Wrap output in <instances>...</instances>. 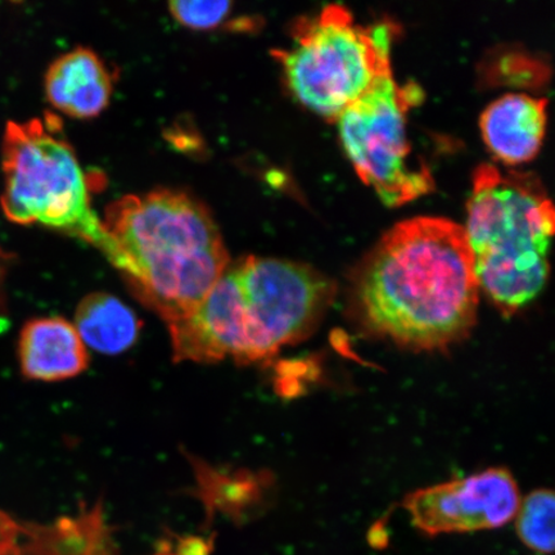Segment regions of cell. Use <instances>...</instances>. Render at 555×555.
I'll return each instance as SVG.
<instances>
[{
  "label": "cell",
  "instance_id": "6da1fadb",
  "mask_svg": "<svg viewBox=\"0 0 555 555\" xmlns=\"http://www.w3.org/2000/svg\"><path fill=\"white\" fill-rule=\"evenodd\" d=\"M478 301L466 233L443 218H414L391 228L353 286V308L365 330L421 351L447 349L467 337Z\"/></svg>",
  "mask_w": 555,
  "mask_h": 555
},
{
  "label": "cell",
  "instance_id": "7a4b0ae2",
  "mask_svg": "<svg viewBox=\"0 0 555 555\" xmlns=\"http://www.w3.org/2000/svg\"><path fill=\"white\" fill-rule=\"evenodd\" d=\"M102 223L107 237L100 251L168 324L191 315L229 268L219 228L185 192L121 197Z\"/></svg>",
  "mask_w": 555,
  "mask_h": 555
},
{
  "label": "cell",
  "instance_id": "3957f363",
  "mask_svg": "<svg viewBox=\"0 0 555 555\" xmlns=\"http://www.w3.org/2000/svg\"><path fill=\"white\" fill-rule=\"evenodd\" d=\"M463 227L478 288L503 315L530 305L550 275L552 201L531 173L478 166Z\"/></svg>",
  "mask_w": 555,
  "mask_h": 555
},
{
  "label": "cell",
  "instance_id": "277c9868",
  "mask_svg": "<svg viewBox=\"0 0 555 555\" xmlns=\"http://www.w3.org/2000/svg\"><path fill=\"white\" fill-rule=\"evenodd\" d=\"M391 26L358 24L341 4H328L294 27V44L275 51L287 86L314 113L337 120L392 73Z\"/></svg>",
  "mask_w": 555,
  "mask_h": 555
},
{
  "label": "cell",
  "instance_id": "5b68a950",
  "mask_svg": "<svg viewBox=\"0 0 555 555\" xmlns=\"http://www.w3.org/2000/svg\"><path fill=\"white\" fill-rule=\"evenodd\" d=\"M57 128L53 119L7 124L0 206L12 223L59 229L101 249L106 231L78 157Z\"/></svg>",
  "mask_w": 555,
  "mask_h": 555
},
{
  "label": "cell",
  "instance_id": "8992f818",
  "mask_svg": "<svg viewBox=\"0 0 555 555\" xmlns=\"http://www.w3.org/2000/svg\"><path fill=\"white\" fill-rule=\"evenodd\" d=\"M420 96L418 87H401L390 73L336 120L358 176L387 206L411 203L434 189L431 171L413 162L408 139L406 114Z\"/></svg>",
  "mask_w": 555,
  "mask_h": 555
},
{
  "label": "cell",
  "instance_id": "52a82bcc",
  "mask_svg": "<svg viewBox=\"0 0 555 555\" xmlns=\"http://www.w3.org/2000/svg\"><path fill=\"white\" fill-rule=\"evenodd\" d=\"M232 270L261 362L307 338L335 297L330 278L307 263L248 256Z\"/></svg>",
  "mask_w": 555,
  "mask_h": 555
},
{
  "label": "cell",
  "instance_id": "ba28073f",
  "mask_svg": "<svg viewBox=\"0 0 555 555\" xmlns=\"http://www.w3.org/2000/svg\"><path fill=\"white\" fill-rule=\"evenodd\" d=\"M518 485L505 468L416 490L404 502L415 529L429 537L501 529L515 519Z\"/></svg>",
  "mask_w": 555,
  "mask_h": 555
},
{
  "label": "cell",
  "instance_id": "9c48e42d",
  "mask_svg": "<svg viewBox=\"0 0 555 555\" xmlns=\"http://www.w3.org/2000/svg\"><path fill=\"white\" fill-rule=\"evenodd\" d=\"M169 331L178 362L217 363L227 357L238 364L260 362L231 266L199 307L191 315L169 323Z\"/></svg>",
  "mask_w": 555,
  "mask_h": 555
},
{
  "label": "cell",
  "instance_id": "30bf717a",
  "mask_svg": "<svg viewBox=\"0 0 555 555\" xmlns=\"http://www.w3.org/2000/svg\"><path fill=\"white\" fill-rule=\"evenodd\" d=\"M44 88L48 101L60 113L74 119H93L107 108L114 79L99 54L80 47L53 62Z\"/></svg>",
  "mask_w": 555,
  "mask_h": 555
},
{
  "label": "cell",
  "instance_id": "8fae6325",
  "mask_svg": "<svg viewBox=\"0 0 555 555\" xmlns=\"http://www.w3.org/2000/svg\"><path fill=\"white\" fill-rule=\"evenodd\" d=\"M21 371L27 379L57 382L87 370V346L75 325L64 318L31 319L21 331Z\"/></svg>",
  "mask_w": 555,
  "mask_h": 555
},
{
  "label": "cell",
  "instance_id": "7c38bea8",
  "mask_svg": "<svg viewBox=\"0 0 555 555\" xmlns=\"http://www.w3.org/2000/svg\"><path fill=\"white\" fill-rule=\"evenodd\" d=\"M546 128V100L505 94L481 116L483 141L503 163L516 165L537 156Z\"/></svg>",
  "mask_w": 555,
  "mask_h": 555
},
{
  "label": "cell",
  "instance_id": "4fadbf2b",
  "mask_svg": "<svg viewBox=\"0 0 555 555\" xmlns=\"http://www.w3.org/2000/svg\"><path fill=\"white\" fill-rule=\"evenodd\" d=\"M141 327L135 312L113 295H89L76 310L75 328L82 343L109 356L129 350Z\"/></svg>",
  "mask_w": 555,
  "mask_h": 555
},
{
  "label": "cell",
  "instance_id": "5bb4252c",
  "mask_svg": "<svg viewBox=\"0 0 555 555\" xmlns=\"http://www.w3.org/2000/svg\"><path fill=\"white\" fill-rule=\"evenodd\" d=\"M197 478V495L205 503L208 515L214 511L224 513L234 519H242L262 499L266 475L248 470H220L204 464L194 463Z\"/></svg>",
  "mask_w": 555,
  "mask_h": 555
},
{
  "label": "cell",
  "instance_id": "9a60e30c",
  "mask_svg": "<svg viewBox=\"0 0 555 555\" xmlns=\"http://www.w3.org/2000/svg\"><path fill=\"white\" fill-rule=\"evenodd\" d=\"M554 494L551 490H537L520 501L515 517L517 535L531 551L541 555L554 550Z\"/></svg>",
  "mask_w": 555,
  "mask_h": 555
},
{
  "label": "cell",
  "instance_id": "2e32d148",
  "mask_svg": "<svg viewBox=\"0 0 555 555\" xmlns=\"http://www.w3.org/2000/svg\"><path fill=\"white\" fill-rule=\"evenodd\" d=\"M169 11L173 18L186 29L212 31L231 24L237 30L245 21H229L233 13L232 2H171Z\"/></svg>",
  "mask_w": 555,
  "mask_h": 555
},
{
  "label": "cell",
  "instance_id": "e0dca14e",
  "mask_svg": "<svg viewBox=\"0 0 555 555\" xmlns=\"http://www.w3.org/2000/svg\"><path fill=\"white\" fill-rule=\"evenodd\" d=\"M212 540L203 537L179 538L176 544L170 541L171 555H211Z\"/></svg>",
  "mask_w": 555,
  "mask_h": 555
},
{
  "label": "cell",
  "instance_id": "ac0fdd59",
  "mask_svg": "<svg viewBox=\"0 0 555 555\" xmlns=\"http://www.w3.org/2000/svg\"><path fill=\"white\" fill-rule=\"evenodd\" d=\"M154 555H171L170 541L164 540L163 543L159 544L158 550Z\"/></svg>",
  "mask_w": 555,
  "mask_h": 555
},
{
  "label": "cell",
  "instance_id": "d6986e66",
  "mask_svg": "<svg viewBox=\"0 0 555 555\" xmlns=\"http://www.w3.org/2000/svg\"><path fill=\"white\" fill-rule=\"evenodd\" d=\"M4 275H5L4 260H3L2 256H0V288H2V286H3Z\"/></svg>",
  "mask_w": 555,
  "mask_h": 555
}]
</instances>
